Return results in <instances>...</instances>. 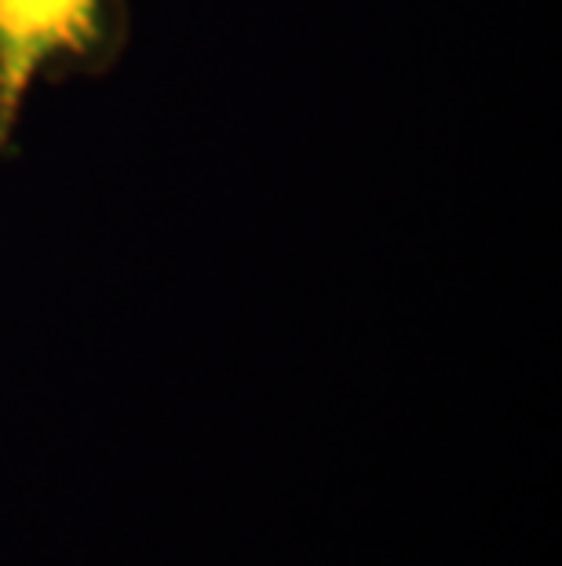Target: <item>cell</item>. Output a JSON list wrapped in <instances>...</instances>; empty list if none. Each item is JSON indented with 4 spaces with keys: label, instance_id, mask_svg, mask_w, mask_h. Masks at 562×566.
<instances>
[{
    "label": "cell",
    "instance_id": "6da1fadb",
    "mask_svg": "<svg viewBox=\"0 0 562 566\" xmlns=\"http://www.w3.org/2000/svg\"><path fill=\"white\" fill-rule=\"evenodd\" d=\"M99 30V0H0V132L38 74L55 59L88 52Z\"/></svg>",
    "mask_w": 562,
    "mask_h": 566
}]
</instances>
